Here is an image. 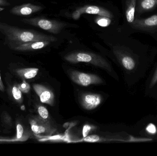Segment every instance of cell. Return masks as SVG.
<instances>
[{
    "instance_id": "1",
    "label": "cell",
    "mask_w": 157,
    "mask_h": 156,
    "mask_svg": "<svg viewBox=\"0 0 157 156\" xmlns=\"http://www.w3.org/2000/svg\"><path fill=\"white\" fill-rule=\"evenodd\" d=\"M0 32L5 36V42L12 48L13 47L36 41L55 42L57 38L31 29H23L0 22Z\"/></svg>"
},
{
    "instance_id": "2",
    "label": "cell",
    "mask_w": 157,
    "mask_h": 156,
    "mask_svg": "<svg viewBox=\"0 0 157 156\" xmlns=\"http://www.w3.org/2000/svg\"><path fill=\"white\" fill-rule=\"evenodd\" d=\"M64 59L71 63L85 62L111 71V67L108 61L101 56L86 51H76L64 56Z\"/></svg>"
},
{
    "instance_id": "3",
    "label": "cell",
    "mask_w": 157,
    "mask_h": 156,
    "mask_svg": "<svg viewBox=\"0 0 157 156\" xmlns=\"http://www.w3.org/2000/svg\"><path fill=\"white\" fill-rule=\"evenodd\" d=\"M22 22L55 34H59L63 28L68 26V24L65 22L42 17L25 18L23 19Z\"/></svg>"
},
{
    "instance_id": "4",
    "label": "cell",
    "mask_w": 157,
    "mask_h": 156,
    "mask_svg": "<svg viewBox=\"0 0 157 156\" xmlns=\"http://www.w3.org/2000/svg\"><path fill=\"white\" fill-rule=\"evenodd\" d=\"M31 130L35 134L51 136L56 129L52 126L49 120H45L40 116H35L29 120Z\"/></svg>"
},
{
    "instance_id": "5",
    "label": "cell",
    "mask_w": 157,
    "mask_h": 156,
    "mask_svg": "<svg viewBox=\"0 0 157 156\" xmlns=\"http://www.w3.org/2000/svg\"><path fill=\"white\" fill-rule=\"evenodd\" d=\"M70 78L73 82L78 85L88 86L92 84H100L103 82L102 79L98 75L88 74L77 71L69 72Z\"/></svg>"
},
{
    "instance_id": "6",
    "label": "cell",
    "mask_w": 157,
    "mask_h": 156,
    "mask_svg": "<svg viewBox=\"0 0 157 156\" xmlns=\"http://www.w3.org/2000/svg\"><path fill=\"white\" fill-rule=\"evenodd\" d=\"M85 13L97 15L110 18L113 17V14L110 11L103 7L94 5H86L78 7L73 13L72 17L74 20H78L81 15Z\"/></svg>"
},
{
    "instance_id": "7",
    "label": "cell",
    "mask_w": 157,
    "mask_h": 156,
    "mask_svg": "<svg viewBox=\"0 0 157 156\" xmlns=\"http://www.w3.org/2000/svg\"><path fill=\"white\" fill-rule=\"evenodd\" d=\"M135 29L142 31H150L157 28V14L146 18H136L131 25Z\"/></svg>"
},
{
    "instance_id": "8",
    "label": "cell",
    "mask_w": 157,
    "mask_h": 156,
    "mask_svg": "<svg viewBox=\"0 0 157 156\" xmlns=\"http://www.w3.org/2000/svg\"><path fill=\"white\" fill-rule=\"evenodd\" d=\"M42 9V6L29 3L14 6L10 10V13L17 16H26L37 13Z\"/></svg>"
},
{
    "instance_id": "9",
    "label": "cell",
    "mask_w": 157,
    "mask_h": 156,
    "mask_svg": "<svg viewBox=\"0 0 157 156\" xmlns=\"http://www.w3.org/2000/svg\"><path fill=\"white\" fill-rule=\"evenodd\" d=\"M33 89L35 92L39 97L41 103L51 106L53 105L54 95L50 89L40 84H35L33 85Z\"/></svg>"
},
{
    "instance_id": "10",
    "label": "cell",
    "mask_w": 157,
    "mask_h": 156,
    "mask_svg": "<svg viewBox=\"0 0 157 156\" xmlns=\"http://www.w3.org/2000/svg\"><path fill=\"white\" fill-rule=\"evenodd\" d=\"M102 98L96 93H85L81 97V103L84 109L92 110L95 109L101 103Z\"/></svg>"
},
{
    "instance_id": "11",
    "label": "cell",
    "mask_w": 157,
    "mask_h": 156,
    "mask_svg": "<svg viewBox=\"0 0 157 156\" xmlns=\"http://www.w3.org/2000/svg\"><path fill=\"white\" fill-rule=\"evenodd\" d=\"M52 42L50 41H36L20 44L12 47L16 51H28L38 50L49 45Z\"/></svg>"
},
{
    "instance_id": "12",
    "label": "cell",
    "mask_w": 157,
    "mask_h": 156,
    "mask_svg": "<svg viewBox=\"0 0 157 156\" xmlns=\"http://www.w3.org/2000/svg\"><path fill=\"white\" fill-rule=\"evenodd\" d=\"M145 90L146 95L154 96L157 93V65L147 78Z\"/></svg>"
},
{
    "instance_id": "13",
    "label": "cell",
    "mask_w": 157,
    "mask_h": 156,
    "mask_svg": "<svg viewBox=\"0 0 157 156\" xmlns=\"http://www.w3.org/2000/svg\"><path fill=\"white\" fill-rule=\"evenodd\" d=\"M157 6V0H138L136 4L137 14L151 12Z\"/></svg>"
},
{
    "instance_id": "14",
    "label": "cell",
    "mask_w": 157,
    "mask_h": 156,
    "mask_svg": "<svg viewBox=\"0 0 157 156\" xmlns=\"http://www.w3.org/2000/svg\"><path fill=\"white\" fill-rule=\"evenodd\" d=\"M139 134L152 141L157 139V126L153 122L148 123L141 128Z\"/></svg>"
},
{
    "instance_id": "15",
    "label": "cell",
    "mask_w": 157,
    "mask_h": 156,
    "mask_svg": "<svg viewBox=\"0 0 157 156\" xmlns=\"http://www.w3.org/2000/svg\"><path fill=\"white\" fill-rule=\"evenodd\" d=\"M137 0H126L125 3V16L128 24L132 25L135 20Z\"/></svg>"
},
{
    "instance_id": "16",
    "label": "cell",
    "mask_w": 157,
    "mask_h": 156,
    "mask_svg": "<svg viewBox=\"0 0 157 156\" xmlns=\"http://www.w3.org/2000/svg\"><path fill=\"white\" fill-rule=\"evenodd\" d=\"M39 71L37 68H25L16 70L17 74L24 79H30L35 78Z\"/></svg>"
},
{
    "instance_id": "17",
    "label": "cell",
    "mask_w": 157,
    "mask_h": 156,
    "mask_svg": "<svg viewBox=\"0 0 157 156\" xmlns=\"http://www.w3.org/2000/svg\"><path fill=\"white\" fill-rule=\"evenodd\" d=\"M16 136L13 139H11V142H25L30 137V133L25 132L23 126L20 124H17L16 126Z\"/></svg>"
},
{
    "instance_id": "18",
    "label": "cell",
    "mask_w": 157,
    "mask_h": 156,
    "mask_svg": "<svg viewBox=\"0 0 157 156\" xmlns=\"http://www.w3.org/2000/svg\"><path fill=\"white\" fill-rule=\"evenodd\" d=\"M112 18L106 16H98L95 20V23L100 26L106 27L109 26L112 22Z\"/></svg>"
},
{
    "instance_id": "19",
    "label": "cell",
    "mask_w": 157,
    "mask_h": 156,
    "mask_svg": "<svg viewBox=\"0 0 157 156\" xmlns=\"http://www.w3.org/2000/svg\"><path fill=\"white\" fill-rule=\"evenodd\" d=\"M22 93L17 85H14L12 88V94L13 98L18 103H21L23 102Z\"/></svg>"
},
{
    "instance_id": "20",
    "label": "cell",
    "mask_w": 157,
    "mask_h": 156,
    "mask_svg": "<svg viewBox=\"0 0 157 156\" xmlns=\"http://www.w3.org/2000/svg\"><path fill=\"white\" fill-rule=\"evenodd\" d=\"M38 113L39 116L45 120H48L49 113L46 107L43 106H39L37 108Z\"/></svg>"
},
{
    "instance_id": "21",
    "label": "cell",
    "mask_w": 157,
    "mask_h": 156,
    "mask_svg": "<svg viewBox=\"0 0 157 156\" xmlns=\"http://www.w3.org/2000/svg\"><path fill=\"white\" fill-rule=\"evenodd\" d=\"M18 88L23 93H27L29 92L30 89L29 84L25 80H23V82L17 85Z\"/></svg>"
},
{
    "instance_id": "22",
    "label": "cell",
    "mask_w": 157,
    "mask_h": 156,
    "mask_svg": "<svg viewBox=\"0 0 157 156\" xmlns=\"http://www.w3.org/2000/svg\"><path fill=\"white\" fill-rule=\"evenodd\" d=\"M2 120L4 123L7 126H12V119L11 116L7 113L3 112L2 116Z\"/></svg>"
},
{
    "instance_id": "23",
    "label": "cell",
    "mask_w": 157,
    "mask_h": 156,
    "mask_svg": "<svg viewBox=\"0 0 157 156\" xmlns=\"http://www.w3.org/2000/svg\"><path fill=\"white\" fill-rule=\"evenodd\" d=\"M84 141L90 143H96L100 141V137L98 136L93 135L86 137L84 139Z\"/></svg>"
},
{
    "instance_id": "24",
    "label": "cell",
    "mask_w": 157,
    "mask_h": 156,
    "mask_svg": "<svg viewBox=\"0 0 157 156\" xmlns=\"http://www.w3.org/2000/svg\"><path fill=\"white\" fill-rule=\"evenodd\" d=\"M10 5V3L6 0H0V6H6Z\"/></svg>"
},
{
    "instance_id": "25",
    "label": "cell",
    "mask_w": 157,
    "mask_h": 156,
    "mask_svg": "<svg viewBox=\"0 0 157 156\" xmlns=\"http://www.w3.org/2000/svg\"><path fill=\"white\" fill-rule=\"evenodd\" d=\"M5 90L4 85L2 81L1 78V75H0V91L2 92H4Z\"/></svg>"
},
{
    "instance_id": "26",
    "label": "cell",
    "mask_w": 157,
    "mask_h": 156,
    "mask_svg": "<svg viewBox=\"0 0 157 156\" xmlns=\"http://www.w3.org/2000/svg\"><path fill=\"white\" fill-rule=\"evenodd\" d=\"M3 142H11V141H10V139L0 138V143H3Z\"/></svg>"
},
{
    "instance_id": "27",
    "label": "cell",
    "mask_w": 157,
    "mask_h": 156,
    "mask_svg": "<svg viewBox=\"0 0 157 156\" xmlns=\"http://www.w3.org/2000/svg\"><path fill=\"white\" fill-rule=\"evenodd\" d=\"M3 8L0 7V12H1V11H2V10H3Z\"/></svg>"
},
{
    "instance_id": "28",
    "label": "cell",
    "mask_w": 157,
    "mask_h": 156,
    "mask_svg": "<svg viewBox=\"0 0 157 156\" xmlns=\"http://www.w3.org/2000/svg\"></svg>"
}]
</instances>
